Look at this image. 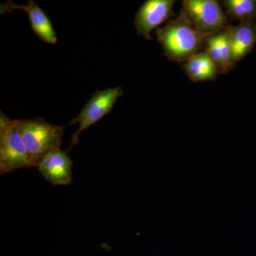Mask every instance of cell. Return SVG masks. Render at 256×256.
I'll return each mask as SVG.
<instances>
[{"label":"cell","instance_id":"6da1fadb","mask_svg":"<svg viewBox=\"0 0 256 256\" xmlns=\"http://www.w3.org/2000/svg\"><path fill=\"white\" fill-rule=\"evenodd\" d=\"M154 34L168 60L178 64L184 63L202 52L208 38L194 26L182 12L164 26L156 28Z\"/></svg>","mask_w":256,"mask_h":256},{"label":"cell","instance_id":"7a4b0ae2","mask_svg":"<svg viewBox=\"0 0 256 256\" xmlns=\"http://www.w3.org/2000/svg\"><path fill=\"white\" fill-rule=\"evenodd\" d=\"M21 132L34 168L44 156L60 148L65 128L50 124L42 118L15 120Z\"/></svg>","mask_w":256,"mask_h":256},{"label":"cell","instance_id":"3957f363","mask_svg":"<svg viewBox=\"0 0 256 256\" xmlns=\"http://www.w3.org/2000/svg\"><path fill=\"white\" fill-rule=\"evenodd\" d=\"M28 148L16 120L0 112V174L33 168Z\"/></svg>","mask_w":256,"mask_h":256},{"label":"cell","instance_id":"277c9868","mask_svg":"<svg viewBox=\"0 0 256 256\" xmlns=\"http://www.w3.org/2000/svg\"><path fill=\"white\" fill-rule=\"evenodd\" d=\"M122 95L124 90L120 87L110 88L94 92L92 98L88 100L80 114L68 124V126H70L78 124V129L70 138L69 150L78 144L80 133L86 130L92 124L110 114L116 102Z\"/></svg>","mask_w":256,"mask_h":256},{"label":"cell","instance_id":"5b68a950","mask_svg":"<svg viewBox=\"0 0 256 256\" xmlns=\"http://www.w3.org/2000/svg\"><path fill=\"white\" fill-rule=\"evenodd\" d=\"M181 12L208 37L224 32L229 26L226 15L216 0H184Z\"/></svg>","mask_w":256,"mask_h":256},{"label":"cell","instance_id":"8992f818","mask_svg":"<svg viewBox=\"0 0 256 256\" xmlns=\"http://www.w3.org/2000/svg\"><path fill=\"white\" fill-rule=\"evenodd\" d=\"M174 0H146L134 15V26L139 35L152 40L153 30L175 16Z\"/></svg>","mask_w":256,"mask_h":256},{"label":"cell","instance_id":"52a82bcc","mask_svg":"<svg viewBox=\"0 0 256 256\" xmlns=\"http://www.w3.org/2000/svg\"><path fill=\"white\" fill-rule=\"evenodd\" d=\"M16 10L28 13L32 32L42 42L48 44H56L58 38L50 18L34 0H28L26 5L16 4L10 0L0 4L1 15L13 13Z\"/></svg>","mask_w":256,"mask_h":256},{"label":"cell","instance_id":"ba28073f","mask_svg":"<svg viewBox=\"0 0 256 256\" xmlns=\"http://www.w3.org/2000/svg\"><path fill=\"white\" fill-rule=\"evenodd\" d=\"M72 168L73 161L68 150L58 148L44 156L36 168L48 182L54 186H66L72 182Z\"/></svg>","mask_w":256,"mask_h":256},{"label":"cell","instance_id":"9c48e42d","mask_svg":"<svg viewBox=\"0 0 256 256\" xmlns=\"http://www.w3.org/2000/svg\"><path fill=\"white\" fill-rule=\"evenodd\" d=\"M205 50L213 60L220 74L228 73L235 66L232 60V50L228 28L217 34L208 36Z\"/></svg>","mask_w":256,"mask_h":256},{"label":"cell","instance_id":"30bf717a","mask_svg":"<svg viewBox=\"0 0 256 256\" xmlns=\"http://www.w3.org/2000/svg\"><path fill=\"white\" fill-rule=\"evenodd\" d=\"M234 65L254 50L256 44V24L239 23L228 26Z\"/></svg>","mask_w":256,"mask_h":256},{"label":"cell","instance_id":"8fae6325","mask_svg":"<svg viewBox=\"0 0 256 256\" xmlns=\"http://www.w3.org/2000/svg\"><path fill=\"white\" fill-rule=\"evenodd\" d=\"M184 72L192 82H214L220 72L205 50L182 64Z\"/></svg>","mask_w":256,"mask_h":256},{"label":"cell","instance_id":"7c38bea8","mask_svg":"<svg viewBox=\"0 0 256 256\" xmlns=\"http://www.w3.org/2000/svg\"><path fill=\"white\" fill-rule=\"evenodd\" d=\"M222 4L229 18L256 24V0H224Z\"/></svg>","mask_w":256,"mask_h":256}]
</instances>
